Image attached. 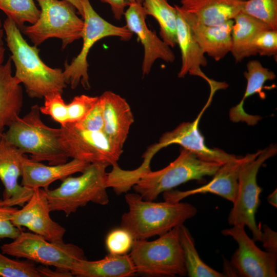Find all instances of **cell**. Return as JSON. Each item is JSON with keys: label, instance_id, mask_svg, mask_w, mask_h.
Instances as JSON below:
<instances>
[{"label": "cell", "instance_id": "6da1fadb", "mask_svg": "<svg viewBox=\"0 0 277 277\" xmlns=\"http://www.w3.org/2000/svg\"><path fill=\"white\" fill-rule=\"evenodd\" d=\"M7 46L15 67L14 77L25 87L31 98H43L60 93L67 86L63 71L46 65L39 57L37 46L29 45L23 37L20 29L10 18L3 23Z\"/></svg>", "mask_w": 277, "mask_h": 277}, {"label": "cell", "instance_id": "7a4b0ae2", "mask_svg": "<svg viewBox=\"0 0 277 277\" xmlns=\"http://www.w3.org/2000/svg\"><path fill=\"white\" fill-rule=\"evenodd\" d=\"M125 199L128 211L122 216L121 227L130 231L135 240L163 235L197 213V209L189 203L147 201L135 192L127 193Z\"/></svg>", "mask_w": 277, "mask_h": 277}, {"label": "cell", "instance_id": "3957f363", "mask_svg": "<svg viewBox=\"0 0 277 277\" xmlns=\"http://www.w3.org/2000/svg\"><path fill=\"white\" fill-rule=\"evenodd\" d=\"M61 129L47 126L42 121L39 107L33 105L23 117H17L3 136L24 154L36 162L49 165L65 163L69 158L60 142Z\"/></svg>", "mask_w": 277, "mask_h": 277}, {"label": "cell", "instance_id": "277c9868", "mask_svg": "<svg viewBox=\"0 0 277 277\" xmlns=\"http://www.w3.org/2000/svg\"><path fill=\"white\" fill-rule=\"evenodd\" d=\"M109 166L104 163H90L80 176H69L58 187L45 189L51 211H63L68 216L89 202L108 204L106 170Z\"/></svg>", "mask_w": 277, "mask_h": 277}, {"label": "cell", "instance_id": "5b68a950", "mask_svg": "<svg viewBox=\"0 0 277 277\" xmlns=\"http://www.w3.org/2000/svg\"><path fill=\"white\" fill-rule=\"evenodd\" d=\"M222 165L205 161L190 151L181 148L179 156L167 167L143 174L133 186L144 200L154 201L164 192L191 180L201 181L213 175Z\"/></svg>", "mask_w": 277, "mask_h": 277}, {"label": "cell", "instance_id": "8992f818", "mask_svg": "<svg viewBox=\"0 0 277 277\" xmlns=\"http://www.w3.org/2000/svg\"><path fill=\"white\" fill-rule=\"evenodd\" d=\"M179 227L153 241L134 240L129 255L136 273L152 276L186 275Z\"/></svg>", "mask_w": 277, "mask_h": 277}, {"label": "cell", "instance_id": "52a82bcc", "mask_svg": "<svg viewBox=\"0 0 277 277\" xmlns=\"http://www.w3.org/2000/svg\"><path fill=\"white\" fill-rule=\"evenodd\" d=\"M40 7L37 20L20 30L35 46L50 38L61 39L63 49L82 38L84 22L67 0H35Z\"/></svg>", "mask_w": 277, "mask_h": 277}, {"label": "cell", "instance_id": "ba28073f", "mask_svg": "<svg viewBox=\"0 0 277 277\" xmlns=\"http://www.w3.org/2000/svg\"><path fill=\"white\" fill-rule=\"evenodd\" d=\"M84 25L82 38V49L72 61L65 63L63 74L67 84L72 89L81 84L86 90L90 88L88 72L87 57L92 47L98 41L109 36L130 40L133 34L126 26H117L102 17L94 9L90 0H81Z\"/></svg>", "mask_w": 277, "mask_h": 277}, {"label": "cell", "instance_id": "9c48e42d", "mask_svg": "<svg viewBox=\"0 0 277 277\" xmlns=\"http://www.w3.org/2000/svg\"><path fill=\"white\" fill-rule=\"evenodd\" d=\"M276 152V146L271 145L243 164L239 174L235 198L228 217L230 225L247 226L252 232L254 242L261 241L262 237L261 230L255 220L262 191V188L257 184L256 176L264 162Z\"/></svg>", "mask_w": 277, "mask_h": 277}, {"label": "cell", "instance_id": "30bf717a", "mask_svg": "<svg viewBox=\"0 0 277 277\" xmlns=\"http://www.w3.org/2000/svg\"><path fill=\"white\" fill-rule=\"evenodd\" d=\"M1 249L3 254L68 271L76 260L85 259L84 250L76 245L63 241L50 242L23 231L12 242L2 245Z\"/></svg>", "mask_w": 277, "mask_h": 277}, {"label": "cell", "instance_id": "8fae6325", "mask_svg": "<svg viewBox=\"0 0 277 277\" xmlns=\"http://www.w3.org/2000/svg\"><path fill=\"white\" fill-rule=\"evenodd\" d=\"M60 142L69 157L88 163H104L117 166L123 149L103 131L82 128L76 123L61 126Z\"/></svg>", "mask_w": 277, "mask_h": 277}, {"label": "cell", "instance_id": "7c38bea8", "mask_svg": "<svg viewBox=\"0 0 277 277\" xmlns=\"http://www.w3.org/2000/svg\"><path fill=\"white\" fill-rule=\"evenodd\" d=\"M245 227L233 226L222 233L231 236L238 248L231 256V266L243 277H276L277 254L263 251L246 233Z\"/></svg>", "mask_w": 277, "mask_h": 277}, {"label": "cell", "instance_id": "4fadbf2b", "mask_svg": "<svg viewBox=\"0 0 277 277\" xmlns=\"http://www.w3.org/2000/svg\"><path fill=\"white\" fill-rule=\"evenodd\" d=\"M51 211L46 190L37 188L22 208L13 213L11 221L15 226L26 227L50 242L63 241L66 229L51 219Z\"/></svg>", "mask_w": 277, "mask_h": 277}, {"label": "cell", "instance_id": "5bb4252c", "mask_svg": "<svg viewBox=\"0 0 277 277\" xmlns=\"http://www.w3.org/2000/svg\"><path fill=\"white\" fill-rule=\"evenodd\" d=\"M124 16L126 26L135 34L144 48L142 64L143 75L151 71L154 62L159 59L166 63H173L175 55L171 47L150 30L146 23V14L142 4L133 3L126 9Z\"/></svg>", "mask_w": 277, "mask_h": 277}, {"label": "cell", "instance_id": "9a60e30c", "mask_svg": "<svg viewBox=\"0 0 277 277\" xmlns=\"http://www.w3.org/2000/svg\"><path fill=\"white\" fill-rule=\"evenodd\" d=\"M204 111V109L194 121L183 122L173 130L163 134L152 150L155 152L169 145L177 144L205 161L223 165L236 159L235 155L219 148H209L205 145L204 137L199 129V121Z\"/></svg>", "mask_w": 277, "mask_h": 277}, {"label": "cell", "instance_id": "2e32d148", "mask_svg": "<svg viewBox=\"0 0 277 277\" xmlns=\"http://www.w3.org/2000/svg\"><path fill=\"white\" fill-rule=\"evenodd\" d=\"M25 156L3 136L0 140V180L4 190L0 206L23 207L31 198L33 190L18 183V178L22 176L23 160Z\"/></svg>", "mask_w": 277, "mask_h": 277}, {"label": "cell", "instance_id": "e0dca14e", "mask_svg": "<svg viewBox=\"0 0 277 277\" xmlns=\"http://www.w3.org/2000/svg\"><path fill=\"white\" fill-rule=\"evenodd\" d=\"M261 150L244 157L236 158L221 166L213 175L212 180L200 187L186 191L170 190L163 193L164 201L181 202L183 199L196 194L212 193L233 203L235 198L240 170L249 159L258 156Z\"/></svg>", "mask_w": 277, "mask_h": 277}, {"label": "cell", "instance_id": "ac0fdd59", "mask_svg": "<svg viewBox=\"0 0 277 277\" xmlns=\"http://www.w3.org/2000/svg\"><path fill=\"white\" fill-rule=\"evenodd\" d=\"M177 45L181 53L182 64L178 73V77H184L187 74L200 76L205 80L210 85L211 90H218L225 87L226 84L212 81L202 71L201 67L207 65V61L197 43L195 41L190 27L182 15L177 5Z\"/></svg>", "mask_w": 277, "mask_h": 277}, {"label": "cell", "instance_id": "d6986e66", "mask_svg": "<svg viewBox=\"0 0 277 277\" xmlns=\"http://www.w3.org/2000/svg\"><path fill=\"white\" fill-rule=\"evenodd\" d=\"M99 98L103 111V132L113 143L123 149L134 123L131 108L125 98L111 91L104 92Z\"/></svg>", "mask_w": 277, "mask_h": 277}, {"label": "cell", "instance_id": "ffe728a7", "mask_svg": "<svg viewBox=\"0 0 277 277\" xmlns=\"http://www.w3.org/2000/svg\"><path fill=\"white\" fill-rule=\"evenodd\" d=\"M90 163L76 159L57 165H46L27 158L23 160L21 185L34 190L49 186L57 180H63L77 172H82Z\"/></svg>", "mask_w": 277, "mask_h": 277}, {"label": "cell", "instance_id": "44dd1931", "mask_svg": "<svg viewBox=\"0 0 277 277\" xmlns=\"http://www.w3.org/2000/svg\"><path fill=\"white\" fill-rule=\"evenodd\" d=\"M178 9L190 26L192 34L203 52L215 61L230 52L233 20L217 26H208L197 22L189 14Z\"/></svg>", "mask_w": 277, "mask_h": 277}, {"label": "cell", "instance_id": "7402d4cb", "mask_svg": "<svg viewBox=\"0 0 277 277\" xmlns=\"http://www.w3.org/2000/svg\"><path fill=\"white\" fill-rule=\"evenodd\" d=\"M244 3L240 0H181L179 7L202 24L217 26L233 20Z\"/></svg>", "mask_w": 277, "mask_h": 277}, {"label": "cell", "instance_id": "603a6c76", "mask_svg": "<svg viewBox=\"0 0 277 277\" xmlns=\"http://www.w3.org/2000/svg\"><path fill=\"white\" fill-rule=\"evenodd\" d=\"M12 63L9 57L0 66V140L5 127L19 116L23 104L22 88L12 74Z\"/></svg>", "mask_w": 277, "mask_h": 277}, {"label": "cell", "instance_id": "cb8c5ba5", "mask_svg": "<svg viewBox=\"0 0 277 277\" xmlns=\"http://www.w3.org/2000/svg\"><path fill=\"white\" fill-rule=\"evenodd\" d=\"M70 272L77 277H130L137 273L129 254L110 253L96 261L76 260Z\"/></svg>", "mask_w": 277, "mask_h": 277}, {"label": "cell", "instance_id": "d4e9b609", "mask_svg": "<svg viewBox=\"0 0 277 277\" xmlns=\"http://www.w3.org/2000/svg\"><path fill=\"white\" fill-rule=\"evenodd\" d=\"M246 68L247 70L244 73L247 80L244 95L240 103L230 109L229 118L234 123L243 122L253 126L261 120L262 117L247 113L243 108L244 101L247 97L255 94H259L261 98L264 99L266 97L265 93L263 91L264 84L268 81L274 80L276 76L272 71L264 67L258 60L249 61Z\"/></svg>", "mask_w": 277, "mask_h": 277}, {"label": "cell", "instance_id": "484cf974", "mask_svg": "<svg viewBox=\"0 0 277 277\" xmlns=\"http://www.w3.org/2000/svg\"><path fill=\"white\" fill-rule=\"evenodd\" d=\"M272 29L264 22L240 12L233 19L231 31V53L236 63L257 55L253 43L261 31Z\"/></svg>", "mask_w": 277, "mask_h": 277}, {"label": "cell", "instance_id": "4316f807", "mask_svg": "<svg viewBox=\"0 0 277 277\" xmlns=\"http://www.w3.org/2000/svg\"><path fill=\"white\" fill-rule=\"evenodd\" d=\"M146 15L152 16L160 27L161 39L170 47L177 45V10L168 0H144L142 3Z\"/></svg>", "mask_w": 277, "mask_h": 277}, {"label": "cell", "instance_id": "83f0119b", "mask_svg": "<svg viewBox=\"0 0 277 277\" xmlns=\"http://www.w3.org/2000/svg\"><path fill=\"white\" fill-rule=\"evenodd\" d=\"M179 238L183 250L186 269L189 277H223L221 273L204 263L196 249L194 241L187 228L184 225L179 227Z\"/></svg>", "mask_w": 277, "mask_h": 277}, {"label": "cell", "instance_id": "f1b7e54d", "mask_svg": "<svg viewBox=\"0 0 277 277\" xmlns=\"http://www.w3.org/2000/svg\"><path fill=\"white\" fill-rule=\"evenodd\" d=\"M0 10L20 30L26 23L36 22L40 14L34 0H0Z\"/></svg>", "mask_w": 277, "mask_h": 277}, {"label": "cell", "instance_id": "f546056e", "mask_svg": "<svg viewBox=\"0 0 277 277\" xmlns=\"http://www.w3.org/2000/svg\"><path fill=\"white\" fill-rule=\"evenodd\" d=\"M241 12L254 17L277 30V0H247Z\"/></svg>", "mask_w": 277, "mask_h": 277}, {"label": "cell", "instance_id": "4dcf8cb0", "mask_svg": "<svg viewBox=\"0 0 277 277\" xmlns=\"http://www.w3.org/2000/svg\"><path fill=\"white\" fill-rule=\"evenodd\" d=\"M0 276L3 277H42L33 262L8 258L0 252Z\"/></svg>", "mask_w": 277, "mask_h": 277}, {"label": "cell", "instance_id": "1f68e13d", "mask_svg": "<svg viewBox=\"0 0 277 277\" xmlns=\"http://www.w3.org/2000/svg\"><path fill=\"white\" fill-rule=\"evenodd\" d=\"M134 240L130 231L121 227L111 230L107 234L105 246L109 253L124 255L130 251Z\"/></svg>", "mask_w": 277, "mask_h": 277}, {"label": "cell", "instance_id": "d6a6232c", "mask_svg": "<svg viewBox=\"0 0 277 277\" xmlns=\"http://www.w3.org/2000/svg\"><path fill=\"white\" fill-rule=\"evenodd\" d=\"M98 96L82 94L75 96L67 104L68 123L83 121L96 103Z\"/></svg>", "mask_w": 277, "mask_h": 277}, {"label": "cell", "instance_id": "836d02e7", "mask_svg": "<svg viewBox=\"0 0 277 277\" xmlns=\"http://www.w3.org/2000/svg\"><path fill=\"white\" fill-rule=\"evenodd\" d=\"M44 104L39 107L41 113L50 116L61 126L68 123L67 104L62 97V94L57 93L44 98Z\"/></svg>", "mask_w": 277, "mask_h": 277}, {"label": "cell", "instance_id": "e575fe53", "mask_svg": "<svg viewBox=\"0 0 277 277\" xmlns=\"http://www.w3.org/2000/svg\"><path fill=\"white\" fill-rule=\"evenodd\" d=\"M253 47L261 56L277 55V30H265L259 32L254 38Z\"/></svg>", "mask_w": 277, "mask_h": 277}, {"label": "cell", "instance_id": "d590c367", "mask_svg": "<svg viewBox=\"0 0 277 277\" xmlns=\"http://www.w3.org/2000/svg\"><path fill=\"white\" fill-rule=\"evenodd\" d=\"M17 209L13 207L0 206V240L5 238L14 239L22 231L11 221L13 213Z\"/></svg>", "mask_w": 277, "mask_h": 277}, {"label": "cell", "instance_id": "8d00e7d4", "mask_svg": "<svg viewBox=\"0 0 277 277\" xmlns=\"http://www.w3.org/2000/svg\"><path fill=\"white\" fill-rule=\"evenodd\" d=\"M75 123L85 130L103 132V111L99 96L96 103L86 117L81 122Z\"/></svg>", "mask_w": 277, "mask_h": 277}, {"label": "cell", "instance_id": "74e56055", "mask_svg": "<svg viewBox=\"0 0 277 277\" xmlns=\"http://www.w3.org/2000/svg\"><path fill=\"white\" fill-rule=\"evenodd\" d=\"M260 227V226H259ZM262 242L265 250L268 252L277 254V233L270 229L267 225L264 224L260 227Z\"/></svg>", "mask_w": 277, "mask_h": 277}, {"label": "cell", "instance_id": "f35d334b", "mask_svg": "<svg viewBox=\"0 0 277 277\" xmlns=\"http://www.w3.org/2000/svg\"><path fill=\"white\" fill-rule=\"evenodd\" d=\"M102 3L108 4L114 18L121 20L124 16L126 8L133 3L142 4L144 0H100Z\"/></svg>", "mask_w": 277, "mask_h": 277}, {"label": "cell", "instance_id": "ab89813d", "mask_svg": "<svg viewBox=\"0 0 277 277\" xmlns=\"http://www.w3.org/2000/svg\"><path fill=\"white\" fill-rule=\"evenodd\" d=\"M37 269L42 277H71L73 276L70 271L56 268L55 270L51 269L48 266H38Z\"/></svg>", "mask_w": 277, "mask_h": 277}, {"label": "cell", "instance_id": "60d3db41", "mask_svg": "<svg viewBox=\"0 0 277 277\" xmlns=\"http://www.w3.org/2000/svg\"><path fill=\"white\" fill-rule=\"evenodd\" d=\"M72 4L74 7L76 9L78 13L81 15L83 17V7L81 3V0H67Z\"/></svg>", "mask_w": 277, "mask_h": 277}, {"label": "cell", "instance_id": "b9f144b4", "mask_svg": "<svg viewBox=\"0 0 277 277\" xmlns=\"http://www.w3.org/2000/svg\"><path fill=\"white\" fill-rule=\"evenodd\" d=\"M267 201L270 204L274 207H277V189H275L267 197Z\"/></svg>", "mask_w": 277, "mask_h": 277}, {"label": "cell", "instance_id": "7bdbcfd3", "mask_svg": "<svg viewBox=\"0 0 277 277\" xmlns=\"http://www.w3.org/2000/svg\"><path fill=\"white\" fill-rule=\"evenodd\" d=\"M5 48L3 45H0V66L4 63L5 53Z\"/></svg>", "mask_w": 277, "mask_h": 277}, {"label": "cell", "instance_id": "ee69618b", "mask_svg": "<svg viewBox=\"0 0 277 277\" xmlns=\"http://www.w3.org/2000/svg\"><path fill=\"white\" fill-rule=\"evenodd\" d=\"M4 34V30L3 28V23H2L0 19V45H3V37Z\"/></svg>", "mask_w": 277, "mask_h": 277}, {"label": "cell", "instance_id": "f6af8a7d", "mask_svg": "<svg viewBox=\"0 0 277 277\" xmlns=\"http://www.w3.org/2000/svg\"><path fill=\"white\" fill-rule=\"evenodd\" d=\"M240 1H243V2H245V1H246L247 0H240Z\"/></svg>", "mask_w": 277, "mask_h": 277}, {"label": "cell", "instance_id": "bcb514c9", "mask_svg": "<svg viewBox=\"0 0 277 277\" xmlns=\"http://www.w3.org/2000/svg\"><path fill=\"white\" fill-rule=\"evenodd\" d=\"M1 202H2V200L0 199V204H1Z\"/></svg>", "mask_w": 277, "mask_h": 277}]
</instances>
